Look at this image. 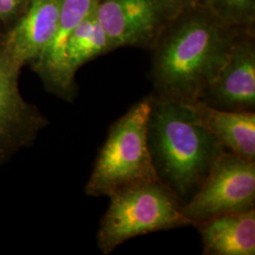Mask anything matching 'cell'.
Here are the masks:
<instances>
[{"mask_svg":"<svg viewBox=\"0 0 255 255\" xmlns=\"http://www.w3.org/2000/svg\"><path fill=\"white\" fill-rule=\"evenodd\" d=\"M151 98L147 144L156 173L182 205L200 188L226 150L201 122L192 104Z\"/></svg>","mask_w":255,"mask_h":255,"instance_id":"1","label":"cell"},{"mask_svg":"<svg viewBox=\"0 0 255 255\" xmlns=\"http://www.w3.org/2000/svg\"><path fill=\"white\" fill-rule=\"evenodd\" d=\"M231 43L221 28L208 19L184 21L157 47L153 61L156 96L187 104L202 101Z\"/></svg>","mask_w":255,"mask_h":255,"instance_id":"2","label":"cell"},{"mask_svg":"<svg viewBox=\"0 0 255 255\" xmlns=\"http://www.w3.org/2000/svg\"><path fill=\"white\" fill-rule=\"evenodd\" d=\"M150 110L148 97L131 106L111 126L85 185L86 195L111 197L134 184L160 180L147 144Z\"/></svg>","mask_w":255,"mask_h":255,"instance_id":"3","label":"cell"},{"mask_svg":"<svg viewBox=\"0 0 255 255\" xmlns=\"http://www.w3.org/2000/svg\"><path fill=\"white\" fill-rule=\"evenodd\" d=\"M109 198L97 236L104 255L133 237L191 225L181 201L161 180L134 184Z\"/></svg>","mask_w":255,"mask_h":255,"instance_id":"4","label":"cell"},{"mask_svg":"<svg viewBox=\"0 0 255 255\" xmlns=\"http://www.w3.org/2000/svg\"><path fill=\"white\" fill-rule=\"evenodd\" d=\"M255 162L224 150L200 188L182 205L195 226L203 220L255 207Z\"/></svg>","mask_w":255,"mask_h":255,"instance_id":"5","label":"cell"},{"mask_svg":"<svg viewBox=\"0 0 255 255\" xmlns=\"http://www.w3.org/2000/svg\"><path fill=\"white\" fill-rule=\"evenodd\" d=\"M18 71L0 50V166L30 146L48 124L36 106L22 98L17 83Z\"/></svg>","mask_w":255,"mask_h":255,"instance_id":"6","label":"cell"},{"mask_svg":"<svg viewBox=\"0 0 255 255\" xmlns=\"http://www.w3.org/2000/svg\"><path fill=\"white\" fill-rule=\"evenodd\" d=\"M161 3L160 0H101L95 14L105 31L110 50L151 42L160 26Z\"/></svg>","mask_w":255,"mask_h":255,"instance_id":"7","label":"cell"},{"mask_svg":"<svg viewBox=\"0 0 255 255\" xmlns=\"http://www.w3.org/2000/svg\"><path fill=\"white\" fill-rule=\"evenodd\" d=\"M228 111H255V51L251 42H233L204 99Z\"/></svg>","mask_w":255,"mask_h":255,"instance_id":"8","label":"cell"},{"mask_svg":"<svg viewBox=\"0 0 255 255\" xmlns=\"http://www.w3.org/2000/svg\"><path fill=\"white\" fill-rule=\"evenodd\" d=\"M101 0H63L54 36L34 62L35 68L53 91L66 100L73 94V79L66 64V46L74 29L96 9Z\"/></svg>","mask_w":255,"mask_h":255,"instance_id":"9","label":"cell"},{"mask_svg":"<svg viewBox=\"0 0 255 255\" xmlns=\"http://www.w3.org/2000/svg\"><path fill=\"white\" fill-rule=\"evenodd\" d=\"M63 0H32L25 16L11 29L2 51L18 69L35 62L54 36Z\"/></svg>","mask_w":255,"mask_h":255,"instance_id":"10","label":"cell"},{"mask_svg":"<svg viewBox=\"0 0 255 255\" xmlns=\"http://www.w3.org/2000/svg\"><path fill=\"white\" fill-rule=\"evenodd\" d=\"M195 227L201 235L203 255H255V208L220 215Z\"/></svg>","mask_w":255,"mask_h":255,"instance_id":"11","label":"cell"},{"mask_svg":"<svg viewBox=\"0 0 255 255\" xmlns=\"http://www.w3.org/2000/svg\"><path fill=\"white\" fill-rule=\"evenodd\" d=\"M201 122L224 149L255 162V111L218 109L197 101L192 104Z\"/></svg>","mask_w":255,"mask_h":255,"instance_id":"12","label":"cell"},{"mask_svg":"<svg viewBox=\"0 0 255 255\" xmlns=\"http://www.w3.org/2000/svg\"><path fill=\"white\" fill-rule=\"evenodd\" d=\"M109 50L108 39L94 10L77 26L68 39L66 64L69 76L74 80L80 66Z\"/></svg>","mask_w":255,"mask_h":255,"instance_id":"13","label":"cell"},{"mask_svg":"<svg viewBox=\"0 0 255 255\" xmlns=\"http://www.w3.org/2000/svg\"><path fill=\"white\" fill-rule=\"evenodd\" d=\"M210 3L219 10L221 15L233 19L242 20L252 12L254 0H209Z\"/></svg>","mask_w":255,"mask_h":255,"instance_id":"14","label":"cell"},{"mask_svg":"<svg viewBox=\"0 0 255 255\" xmlns=\"http://www.w3.org/2000/svg\"><path fill=\"white\" fill-rule=\"evenodd\" d=\"M21 1L22 0H0V17L9 18L18 9Z\"/></svg>","mask_w":255,"mask_h":255,"instance_id":"15","label":"cell"},{"mask_svg":"<svg viewBox=\"0 0 255 255\" xmlns=\"http://www.w3.org/2000/svg\"><path fill=\"white\" fill-rule=\"evenodd\" d=\"M163 3H164L166 6L169 7H178L183 5L185 2H187L188 0H162Z\"/></svg>","mask_w":255,"mask_h":255,"instance_id":"16","label":"cell"}]
</instances>
